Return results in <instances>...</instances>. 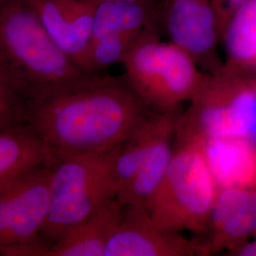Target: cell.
I'll return each mask as SVG.
<instances>
[{"label": "cell", "instance_id": "1", "mask_svg": "<svg viewBox=\"0 0 256 256\" xmlns=\"http://www.w3.org/2000/svg\"><path fill=\"white\" fill-rule=\"evenodd\" d=\"M126 79L84 75L28 104L26 124L55 162L124 144L149 113Z\"/></svg>", "mask_w": 256, "mask_h": 256}, {"label": "cell", "instance_id": "2", "mask_svg": "<svg viewBox=\"0 0 256 256\" xmlns=\"http://www.w3.org/2000/svg\"><path fill=\"white\" fill-rule=\"evenodd\" d=\"M0 72L28 104L88 74L55 43L26 0L0 7Z\"/></svg>", "mask_w": 256, "mask_h": 256}, {"label": "cell", "instance_id": "3", "mask_svg": "<svg viewBox=\"0 0 256 256\" xmlns=\"http://www.w3.org/2000/svg\"><path fill=\"white\" fill-rule=\"evenodd\" d=\"M220 188L200 140H178L164 176L147 208L156 225L198 234L208 230Z\"/></svg>", "mask_w": 256, "mask_h": 256}, {"label": "cell", "instance_id": "4", "mask_svg": "<svg viewBox=\"0 0 256 256\" xmlns=\"http://www.w3.org/2000/svg\"><path fill=\"white\" fill-rule=\"evenodd\" d=\"M122 146L70 156L52 166L50 203L41 236L50 242L116 198L114 164Z\"/></svg>", "mask_w": 256, "mask_h": 256}, {"label": "cell", "instance_id": "5", "mask_svg": "<svg viewBox=\"0 0 256 256\" xmlns=\"http://www.w3.org/2000/svg\"><path fill=\"white\" fill-rule=\"evenodd\" d=\"M126 80L149 108L176 110L192 101L208 76L200 74L192 57L172 43L140 36L124 56Z\"/></svg>", "mask_w": 256, "mask_h": 256}, {"label": "cell", "instance_id": "6", "mask_svg": "<svg viewBox=\"0 0 256 256\" xmlns=\"http://www.w3.org/2000/svg\"><path fill=\"white\" fill-rule=\"evenodd\" d=\"M50 178L52 166H41L0 188V256H45Z\"/></svg>", "mask_w": 256, "mask_h": 256}, {"label": "cell", "instance_id": "7", "mask_svg": "<svg viewBox=\"0 0 256 256\" xmlns=\"http://www.w3.org/2000/svg\"><path fill=\"white\" fill-rule=\"evenodd\" d=\"M202 256L200 242L160 227L148 210L133 206H124L119 227L104 252V256Z\"/></svg>", "mask_w": 256, "mask_h": 256}, {"label": "cell", "instance_id": "8", "mask_svg": "<svg viewBox=\"0 0 256 256\" xmlns=\"http://www.w3.org/2000/svg\"><path fill=\"white\" fill-rule=\"evenodd\" d=\"M178 118L176 110L148 113L144 120L146 142L137 174L128 189L116 198L122 206L147 210L173 156L172 140Z\"/></svg>", "mask_w": 256, "mask_h": 256}, {"label": "cell", "instance_id": "9", "mask_svg": "<svg viewBox=\"0 0 256 256\" xmlns=\"http://www.w3.org/2000/svg\"><path fill=\"white\" fill-rule=\"evenodd\" d=\"M48 34L82 70L98 0H26Z\"/></svg>", "mask_w": 256, "mask_h": 256}, {"label": "cell", "instance_id": "10", "mask_svg": "<svg viewBox=\"0 0 256 256\" xmlns=\"http://www.w3.org/2000/svg\"><path fill=\"white\" fill-rule=\"evenodd\" d=\"M166 26L172 42L194 62L214 54L221 32L212 0H170Z\"/></svg>", "mask_w": 256, "mask_h": 256}, {"label": "cell", "instance_id": "11", "mask_svg": "<svg viewBox=\"0 0 256 256\" xmlns=\"http://www.w3.org/2000/svg\"><path fill=\"white\" fill-rule=\"evenodd\" d=\"M208 229L210 238L200 242L202 256L214 254L236 240L256 234V191L220 189Z\"/></svg>", "mask_w": 256, "mask_h": 256}, {"label": "cell", "instance_id": "12", "mask_svg": "<svg viewBox=\"0 0 256 256\" xmlns=\"http://www.w3.org/2000/svg\"><path fill=\"white\" fill-rule=\"evenodd\" d=\"M203 152L220 189H254L256 146L248 137H222L203 142Z\"/></svg>", "mask_w": 256, "mask_h": 256}, {"label": "cell", "instance_id": "13", "mask_svg": "<svg viewBox=\"0 0 256 256\" xmlns=\"http://www.w3.org/2000/svg\"><path fill=\"white\" fill-rule=\"evenodd\" d=\"M124 206L112 198L99 210L66 230L44 256H104L110 239L119 227Z\"/></svg>", "mask_w": 256, "mask_h": 256}, {"label": "cell", "instance_id": "14", "mask_svg": "<svg viewBox=\"0 0 256 256\" xmlns=\"http://www.w3.org/2000/svg\"><path fill=\"white\" fill-rule=\"evenodd\" d=\"M50 148L28 124L0 130V188L41 166H52Z\"/></svg>", "mask_w": 256, "mask_h": 256}, {"label": "cell", "instance_id": "15", "mask_svg": "<svg viewBox=\"0 0 256 256\" xmlns=\"http://www.w3.org/2000/svg\"><path fill=\"white\" fill-rule=\"evenodd\" d=\"M148 19L146 3L98 0L92 39L112 34H140Z\"/></svg>", "mask_w": 256, "mask_h": 256}, {"label": "cell", "instance_id": "16", "mask_svg": "<svg viewBox=\"0 0 256 256\" xmlns=\"http://www.w3.org/2000/svg\"><path fill=\"white\" fill-rule=\"evenodd\" d=\"M226 50L234 64H256V0H247L224 30Z\"/></svg>", "mask_w": 256, "mask_h": 256}, {"label": "cell", "instance_id": "17", "mask_svg": "<svg viewBox=\"0 0 256 256\" xmlns=\"http://www.w3.org/2000/svg\"><path fill=\"white\" fill-rule=\"evenodd\" d=\"M140 34H112L92 39L82 66L86 74H95L122 62Z\"/></svg>", "mask_w": 256, "mask_h": 256}, {"label": "cell", "instance_id": "18", "mask_svg": "<svg viewBox=\"0 0 256 256\" xmlns=\"http://www.w3.org/2000/svg\"><path fill=\"white\" fill-rule=\"evenodd\" d=\"M28 102L0 72V128L26 124Z\"/></svg>", "mask_w": 256, "mask_h": 256}, {"label": "cell", "instance_id": "19", "mask_svg": "<svg viewBox=\"0 0 256 256\" xmlns=\"http://www.w3.org/2000/svg\"><path fill=\"white\" fill-rule=\"evenodd\" d=\"M220 20V30L224 32L234 12L247 0H212Z\"/></svg>", "mask_w": 256, "mask_h": 256}, {"label": "cell", "instance_id": "20", "mask_svg": "<svg viewBox=\"0 0 256 256\" xmlns=\"http://www.w3.org/2000/svg\"><path fill=\"white\" fill-rule=\"evenodd\" d=\"M238 252H239L238 254L239 256H256V241L241 248Z\"/></svg>", "mask_w": 256, "mask_h": 256}, {"label": "cell", "instance_id": "21", "mask_svg": "<svg viewBox=\"0 0 256 256\" xmlns=\"http://www.w3.org/2000/svg\"><path fill=\"white\" fill-rule=\"evenodd\" d=\"M248 138H252V140H256V115H254V122L252 124V128L250 129V136Z\"/></svg>", "mask_w": 256, "mask_h": 256}, {"label": "cell", "instance_id": "22", "mask_svg": "<svg viewBox=\"0 0 256 256\" xmlns=\"http://www.w3.org/2000/svg\"><path fill=\"white\" fill-rule=\"evenodd\" d=\"M5 1H6V0H0V7L2 6V4H3Z\"/></svg>", "mask_w": 256, "mask_h": 256}, {"label": "cell", "instance_id": "23", "mask_svg": "<svg viewBox=\"0 0 256 256\" xmlns=\"http://www.w3.org/2000/svg\"><path fill=\"white\" fill-rule=\"evenodd\" d=\"M1 129H4V128H0V130H1Z\"/></svg>", "mask_w": 256, "mask_h": 256}]
</instances>
